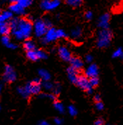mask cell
<instances>
[{
    "label": "cell",
    "instance_id": "obj_1",
    "mask_svg": "<svg viewBox=\"0 0 123 125\" xmlns=\"http://www.w3.org/2000/svg\"><path fill=\"white\" fill-rule=\"evenodd\" d=\"M9 25L12 34L20 41L28 40L33 30V23L30 19L25 18H13Z\"/></svg>",
    "mask_w": 123,
    "mask_h": 125
},
{
    "label": "cell",
    "instance_id": "obj_2",
    "mask_svg": "<svg viewBox=\"0 0 123 125\" xmlns=\"http://www.w3.org/2000/svg\"><path fill=\"white\" fill-rule=\"evenodd\" d=\"M112 39V32L108 30H101L99 32L96 40V46L99 48H106L111 44Z\"/></svg>",
    "mask_w": 123,
    "mask_h": 125
},
{
    "label": "cell",
    "instance_id": "obj_3",
    "mask_svg": "<svg viewBox=\"0 0 123 125\" xmlns=\"http://www.w3.org/2000/svg\"><path fill=\"white\" fill-rule=\"evenodd\" d=\"M34 33L37 37H43L49 30L44 19H37L33 24Z\"/></svg>",
    "mask_w": 123,
    "mask_h": 125
},
{
    "label": "cell",
    "instance_id": "obj_4",
    "mask_svg": "<svg viewBox=\"0 0 123 125\" xmlns=\"http://www.w3.org/2000/svg\"><path fill=\"white\" fill-rule=\"evenodd\" d=\"M25 87L28 89V91L30 93V94H33V95L39 94L42 91V87L41 79L40 78L34 79L33 81L26 83Z\"/></svg>",
    "mask_w": 123,
    "mask_h": 125
},
{
    "label": "cell",
    "instance_id": "obj_5",
    "mask_svg": "<svg viewBox=\"0 0 123 125\" xmlns=\"http://www.w3.org/2000/svg\"><path fill=\"white\" fill-rule=\"evenodd\" d=\"M16 79L17 74L15 70L10 65H6L3 73V80L6 83H13Z\"/></svg>",
    "mask_w": 123,
    "mask_h": 125
},
{
    "label": "cell",
    "instance_id": "obj_6",
    "mask_svg": "<svg viewBox=\"0 0 123 125\" xmlns=\"http://www.w3.org/2000/svg\"><path fill=\"white\" fill-rule=\"evenodd\" d=\"M76 85L78 86L81 89L86 91L88 94H93V87L90 84L89 80L85 75H79Z\"/></svg>",
    "mask_w": 123,
    "mask_h": 125
},
{
    "label": "cell",
    "instance_id": "obj_7",
    "mask_svg": "<svg viewBox=\"0 0 123 125\" xmlns=\"http://www.w3.org/2000/svg\"><path fill=\"white\" fill-rule=\"evenodd\" d=\"M58 39L56 30L54 28H51L48 30L46 33L43 37L41 38V43L42 44H47Z\"/></svg>",
    "mask_w": 123,
    "mask_h": 125
},
{
    "label": "cell",
    "instance_id": "obj_8",
    "mask_svg": "<svg viewBox=\"0 0 123 125\" xmlns=\"http://www.w3.org/2000/svg\"><path fill=\"white\" fill-rule=\"evenodd\" d=\"M60 4L58 0H43L40 3V7L44 11H51L58 8Z\"/></svg>",
    "mask_w": 123,
    "mask_h": 125
},
{
    "label": "cell",
    "instance_id": "obj_9",
    "mask_svg": "<svg viewBox=\"0 0 123 125\" xmlns=\"http://www.w3.org/2000/svg\"><path fill=\"white\" fill-rule=\"evenodd\" d=\"M58 53L60 58L64 61H70L72 58V55L70 51L68 50L67 47L61 46L58 49Z\"/></svg>",
    "mask_w": 123,
    "mask_h": 125
},
{
    "label": "cell",
    "instance_id": "obj_10",
    "mask_svg": "<svg viewBox=\"0 0 123 125\" xmlns=\"http://www.w3.org/2000/svg\"><path fill=\"white\" fill-rule=\"evenodd\" d=\"M99 75V68L96 64H91L85 70V76L87 78L98 77Z\"/></svg>",
    "mask_w": 123,
    "mask_h": 125
},
{
    "label": "cell",
    "instance_id": "obj_11",
    "mask_svg": "<svg viewBox=\"0 0 123 125\" xmlns=\"http://www.w3.org/2000/svg\"><path fill=\"white\" fill-rule=\"evenodd\" d=\"M111 16L109 13H104L101 17L99 18L98 21V26L101 28L102 30H106L108 29L109 27V22H110Z\"/></svg>",
    "mask_w": 123,
    "mask_h": 125
},
{
    "label": "cell",
    "instance_id": "obj_12",
    "mask_svg": "<svg viewBox=\"0 0 123 125\" xmlns=\"http://www.w3.org/2000/svg\"><path fill=\"white\" fill-rule=\"evenodd\" d=\"M11 4L9 6V11L18 15H24L25 13V9L22 8L16 2V1H11Z\"/></svg>",
    "mask_w": 123,
    "mask_h": 125
},
{
    "label": "cell",
    "instance_id": "obj_13",
    "mask_svg": "<svg viewBox=\"0 0 123 125\" xmlns=\"http://www.w3.org/2000/svg\"><path fill=\"white\" fill-rule=\"evenodd\" d=\"M67 74L69 80L73 83V84H77V82L78 80L79 74V70L73 68V67H69L67 69Z\"/></svg>",
    "mask_w": 123,
    "mask_h": 125
},
{
    "label": "cell",
    "instance_id": "obj_14",
    "mask_svg": "<svg viewBox=\"0 0 123 125\" xmlns=\"http://www.w3.org/2000/svg\"><path fill=\"white\" fill-rule=\"evenodd\" d=\"M70 62L71 67H73V68L76 69L78 70H79L83 67V62L82 59H80L78 57L73 56L71 60L70 61Z\"/></svg>",
    "mask_w": 123,
    "mask_h": 125
},
{
    "label": "cell",
    "instance_id": "obj_15",
    "mask_svg": "<svg viewBox=\"0 0 123 125\" xmlns=\"http://www.w3.org/2000/svg\"><path fill=\"white\" fill-rule=\"evenodd\" d=\"M23 49L26 51V52L34 51L36 49V44L33 40H27L23 43Z\"/></svg>",
    "mask_w": 123,
    "mask_h": 125
},
{
    "label": "cell",
    "instance_id": "obj_16",
    "mask_svg": "<svg viewBox=\"0 0 123 125\" xmlns=\"http://www.w3.org/2000/svg\"><path fill=\"white\" fill-rule=\"evenodd\" d=\"M38 74H39V78L42 80H43L44 82H48V81L50 80V73L47 70H45V69H40V70H39Z\"/></svg>",
    "mask_w": 123,
    "mask_h": 125
},
{
    "label": "cell",
    "instance_id": "obj_17",
    "mask_svg": "<svg viewBox=\"0 0 123 125\" xmlns=\"http://www.w3.org/2000/svg\"><path fill=\"white\" fill-rule=\"evenodd\" d=\"M12 18H13V13L10 11H5L0 13V22L1 23H6V21Z\"/></svg>",
    "mask_w": 123,
    "mask_h": 125
},
{
    "label": "cell",
    "instance_id": "obj_18",
    "mask_svg": "<svg viewBox=\"0 0 123 125\" xmlns=\"http://www.w3.org/2000/svg\"><path fill=\"white\" fill-rule=\"evenodd\" d=\"M11 32V28L9 25V23H3L0 25V34L2 36L9 35V34Z\"/></svg>",
    "mask_w": 123,
    "mask_h": 125
},
{
    "label": "cell",
    "instance_id": "obj_19",
    "mask_svg": "<svg viewBox=\"0 0 123 125\" xmlns=\"http://www.w3.org/2000/svg\"><path fill=\"white\" fill-rule=\"evenodd\" d=\"M17 92L19 95H21L24 98H28L30 96V93L28 91V90L24 86H19L17 88Z\"/></svg>",
    "mask_w": 123,
    "mask_h": 125
},
{
    "label": "cell",
    "instance_id": "obj_20",
    "mask_svg": "<svg viewBox=\"0 0 123 125\" xmlns=\"http://www.w3.org/2000/svg\"><path fill=\"white\" fill-rule=\"evenodd\" d=\"M82 30L81 28L78 26V27H76L72 30L70 35L73 39H78L82 36Z\"/></svg>",
    "mask_w": 123,
    "mask_h": 125
},
{
    "label": "cell",
    "instance_id": "obj_21",
    "mask_svg": "<svg viewBox=\"0 0 123 125\" xmlns=\"http://www.w3.org/2000/svg\"><path fill=\"white\" fill-rule=\"evenodd\" d=\"M26 56L30 61H36L39 60L36 50L26 52Z\"/></svg>",
    "mask_w": 123,
    "mask_h": 125
},
{
    "label": "cell",
    "instance_id": "obj_22",
    "mask_svg": "<svg viewBox=\"0 0 123 125\" xmlns=\"http://www.w3.org/2000/svg\"><path fill=\"white\" fill-rule=\"evenodd\" d=\"M54 106L56 109V110L60 113H63L65 112V107L64 105H63V103H61L59 101H55L54 103Z\"/></svg>",
    "mask_w": 123,
    "mask_h": 125
},
{
    "label": "cell",
    "instance_id": "obj_23",
    "mask_svg": "<svg viewBox=\"0 0 123 125\" xmlns=\"http://www.w3.org/2000/svg\"><path fill=\"white\" fill-rule=\"evenodd\" d=\"M16 2L25 9V8H28L33 4V1L31 0H18Z\"/></svg>",
    "mask_w": 123,
    "mask_h": 125
},
{
    "label": "cell",
    "instance_id": "obj_24",
    "mask_svg": "<svg viewBox=\"0 0 123 125\" xmlns=\"http://www.w3.org/2000/svg\"><path fill=\"white\" fill-rule=\"evenodd\" d=\"M66 3L69 6H73V7H78L82 5V1H81V0H67L66 1Z\"/></svg>",
    "mask_w": 123,
    "mask_h": 125
},
{
    "label": "cell",
    "instance_id": "obj_25",
    "mask_svg": "<svg viewBox=\"0 0 123 125\" xmlns=\"http://www.w3.org/2000/svg\"><path fill=\"white\" fill-rule=\"evenodd\" d=\"M112 57L113 58H120L123 59V51L122 48H118L112 53Z\"/></svg>",
    "mask_w": 123,
    "mask_h": 125
},
{
    "label": "cell",
    "instance_id": "obj_26",
    "mask_svg": "<svg viewBox=\"0 0 123 125\" xmlns=\"http://www.w3.org/2000/svg\"><path fill=\"white\" fill-rule=\"evenodd\" d=\"M67 110H68V113H69V114H70L71 116H73V117L76 116V115H77V114H78V110H77V108H75L74 105H69V106H68V108H67Z\"/></svg>",
    "mask_w": 123,
    "mask_h": 125
},
{
    "label": "cell",
    "instance_id": "obj_27",
    "mask_svg": "<svg viewBox=\"0 0 123 125\" xmlns=\"http://www.w3.org/2000/svg\"><path fill=\"white\" fill-rule=\"evenodd\" d=\"M39 97L41 98H48L53 101H55L56 99V96L54 94H42L39 95Z\"/></svg>",
    "mask_w": 123,
    "mask_h": 125
},
{
    "label": "cell",
    "instance_id": "obj_28",
    "mask_svg": "<svg viewBox=\"0 0 123 125\" xmlns=\"http://www.w3.org/2000/svg\"><path fill=\"white\" fill-rule=\"evenodd\" d=\"M37 51V57L38 59H46L47 58V53L43 50H36Z\"/></svg>",
    "mask_w": 123,
    "mask_h": 125
},
{
    "label": "cell",
    "instance_id": "obj_29",
    "mask_svg": "<svg viewBox=\"0 0 123 125\" xmlns=\"http://www.w3.org/2000/svg\"><path fill=\"white\" fill-rule=\"evenodd\" d=\"M54 86V85L51 82H50L49 81H48V82H44V83L42 84V86L45 88L46 90H47V91L53 90Z\"/></svg>",
    "mask_w": 123,
    "mask_h": 125
},
{
    "label": "cell",
    "instance_id": "obj_30",
    "mask_svg": "<svg viewBox=\"0 0 123 125\" xmlns=\"http://www.w3.org/2000/svg\"><path fill=\"white\" fill-rule=\"evenodd\" d=\"M56 34H57V37H58V39H61V38H66L67 37V34L65 32L64 30H61V29H58V30H56Z\"/></svg>",
    "mask_w": 123,
    "mask_h": 125
},
{
    "label": "cell",
    "instance_id": "obj_31",
    "mask_svg": "<svg viewBox=\"0 0 123 125\" xmlns=\"http://www.w3.org/2000/svg\"><path fill=\"white\" fill-rule=\"evenodd\" d=\"M1 42H2V44H4L6 46H7L9 45L10 43H11V39H10V37H9V35H6V36H2V37H1Z\"/></svg>",
    "mask_w": 123,
    "mask_h": 125
},
{
    "label": "cell",
    "instance_id": "obj_32",
    "mask_svg": "<svg viewBox=\"0 0 123 125\" xmlns=\"http://www.w3.org/2000/svg\"><path fill=\"white\" fill-rule=\"evenodd\" d=\"M89 83L92 87H96L99 84V80L98 77H94L89 79Z\"/></svg>",
    "mask_w": 123,
    "mask_h": 125
},
{
    "label": "cell",
    "instance_id": "obj_33",
    "mask_svg": "<svg viewBox=\"0 0 123 125\" xmlns=\"http://www.w3.org/2000/svg\"><path fill=\"white\" fill-rule=\"evenodd\" d=\"M61 86L59 84H56L54 86V88H53V93L56 96V95H58L59 94V93L61 92Z\"/></svg>",
    "mask_w": 123,
    "mask_h": 125
},
{
    "label": "cell",
    "instance_id": "obj_34",
    "mask_svg": "<svg viewBox=\"0 0 123 125\" xmlns=\"http://www.w3.org/2000/svg\"><path fill=\"white\" fill-rule=\"evenodd\" d=\"M96 108L98 110H103V108H104V105H103V103L100 101V102H98V103H96Z\"/></svg>",
    "mask_w": 123,
    "mask_h": 125
},
{
    "label": "cell",
    "instance_id": "obj_35",
    "mask_svg": "<svg viewBox=\"0 0 123 125\" xmlns=\"http://www.w3.org/2000/svg\"><path fill=\"white\" fill-rule=\"evenodd\" d=\"M84 17H85V18H86L87 20L90 21V20L92 18V17H93V13L91 11H87L85 13V14H84Z\"/></svg>",
    "mask_w": 123,
    "mask_h": 125
},
{
    "label": "cell",
    "instance_id": "obj_36",
    "mask_svg": "<svg viewBox=\"0 0 123 125\" xmlns=\"http://www.w3.org/2000/svg\"><path fill=\"white\" fill-rule=\"evenodd\" d=\"M94 125H105L104 120L102 119V118H99V119H97L94 122Z\"/></svg>",
    "mask_w": 123,
    "mask_h": 125
},
{
    "label": "cell",
    "instance_id": "obj_37",
    "mask_svg": "<svg viewBox=\"0 0 123 125\" xmlns=\"http://www.w3.org/2000/svg\"><path fill=\"white\" fill-rule=\"evenodd\" d=\"M85 61H86V62H88V63L91 62H92V61H93V56H92L91 54L87 55V56H85Z\"/></svg>",
    "mask_w": 123,
    "mask_h": 125
},
{
    "label": "cell",
    "instance_id": "obj_38",
    "mask_svg": "<svg viewBox=\"0 0 123 125\" xmlns=\"http://www.w3.org/2000/svg\"><path fill=\"white\" fill-rule=\"evenodd\" d=\"M54 123L56 125H61L63 124V119L61 118H59V117H56L54 119Z\"/></svg>",
    "mask_w": 123,
    "mask_h": 125
},
{
    "label": "cell",
    "instance_id": "obj_39",
    "mask_svg": "<svg viewBox=\"0 0 123 125\" xmlns=\"http://www.w3.org/2000/svg\"><path fill=\"white\" fill-rule=\"evenodd\" d=\"M7 48H9V49H16L18 48V45L16 44H14V43H12L11 42L9 45L6 46Z\"/></svg>",
    "mask_w": 123,
    "mask_h": 125
},
{
    "label": "cell",
    "instance_id": "obj_40",
    "mask_svg": "<svg viewBox=\"0 0 123 125\" xmlns=\"http://www.w3.org/2000/svg\"><path fill=\"white\" fill-rule=\"evenodd\" d=\"M94 100L96 103L100 102L101 101V97L99 94H96L95 96H94Z\"/></svg>",
    "mask_w": 123,
    "mask_h": 125
},
{
    "label": "cell",
    "instance_id": "obj_41",
    "mask_svg": "<svg viewBox=\"0 0 123 125\" xmlns=\"http://www.w3.org/2000/svg\"><path fill=\"white\" fill-rule=\"evenodd\" d=\"M37 125H50L49 123L48 122H46V120H42L39 121V122L37 123Z\"/></svg>",
    "mask_w": 123,
    "mask_h": 125
},
{
    "label": "cell",
    "instance_id": "obj_42",
    "mask_svg": "<svg viewBox=\"0 0 123 125\" xmlns=\"http://www.w3.org/2000/svg\"><path fill=\"white\" fill-rule=\"evenodd\" d=\"M2 88H3V84L1 82H0V96H1V91H2ZM0 111H1V105H0Z\"/></svg>",
    "mask_w": 123,
    "mask_h": 125
},
{
    "label": "cell",
    "instance_id": "obj_43",
    "mask_svg": "<svg viewBox=\"0 0 123 125\" xmlns=\"http://www.w3.org/2000/svg\"><path fill=\"white\" fill-rule=\"evenodd\" d=\"M110 125V124H108V125Z\"/></svg>",
    "mask_w": 123,
    "mask_h": 125
},
{
    "label": "cell",
    "instance_id": "obj_44",
    "mask_svg": "<svg viewBox=\"0 0 123 125\" xmlns=\"http://www.w3.org/2000/svg\"><path fill=\"white\" fill-rule=\"evenodd\" d=\"M1 25V22H0V25Z\"/></svg>",
    "mask_w": 123,
    "mask_h": 125
}]
</instances>
